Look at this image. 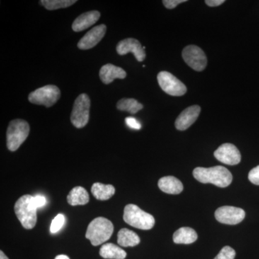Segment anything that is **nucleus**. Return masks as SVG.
Wrapping results in <instances>:
<instances>
[{
	"label": "nucleus",
	"mask_w": 259,
	"mask_h": 259,
	"mask_svg": "<svg viewBox=\"0 0 259 259\" xmlns=\"http://www.w3.org/2000/svg\"><path fill=\"white\" fill-rule=\"evenodd\" d=\"M225 0H206V5L209 7H218L223 5Z\"/></svg>",
	"instance_id": "7c9ffc66"
},
{
	"label": "nucleus",
	"mask_w": 259,
	"mask_h": 259,
	"mask_svg": "<svg viewBox=\"0 0 259 259\" xmlns=\"http://www.w3.org/2000/svg\"><path fill=\"white\" fill-rule=\"evenodd\" d=\"M68 203L72 206L83 205L90 201L88 191L81 187H76L70 191L67 197Z\"/></svg>",
	"instance_id": "6ab92c4d"
},
{
	"label": "nucleus",
	"mask_w": 259,
	"mask_h": 259,
	"mask_svg": "<svg viewBox=\"0 0 259 259\" xmlns=\"http://www.w3.org/2000/svg\"><path fill=\"white\" fill-rule=\"evenodd\" d=\"M100 255L102 258L107 259H125L127 253L113 243H106L100 248Z\"/></svg>",
	"instance_id": "412c9836"
},
{
	"label": "nucleus",
	"mask_w": 259,
	"mask_h": 259,
	"mask_svg": "<svg viewBox=\"0 0 259 259\" xmlns=\"http://www.w3.org/2000/svg\"><path fill=\"white\" fill-rule=\"evenodd\" d=\"M214 157L227 165H237L241 161V155L236 146L231 144L221 145L214 151Z\"/></svg>",
	"instance_id": "9b49d317"
},
{
	"label": "nucleus",
	"mask_w": 259,
	"mask_h": 259,
	"mask_svg": "<svg viewBox=\"0 0 259 259\" xmlns=\"http://www.w3.org/2000/svg\"><path fill=\"white\" fill-rule=\"evenodd\" d=\"M107 31L106 25H97L85 34L84 36L78 42L77 47L81 50H88L97 46L105 36Z\"/></svg>",
	"instance_id": "ddd939ff"
},
{
	"label": "nucleus",
	"mask_w": 259,
	"mask_h": 259,
	"mask_svg": "<svg viewBox=\"0 0 259 259\" xmlns=\"http://www.w3.org/2000/svg\"><path fill=\"white\" fill-rule=\"evenodd\" d=\"M187 0H163V4L167 9H174L181 3H186Z\"/></svg>",
	"instance_id": "c756f323"
},
{
	"label": "nucleus",
	"mask_w": 259,
	"mask_h": 259,
	"mask_svg": "<svg viewBox=\"0 0 259 259\" xmlns=\"http://www.w3.org/2000/svg\"><path fill=\"white\" fill-rule=\"evenodd\" d=\"M114 231L113 224L107 218L99 217L93 220L88 226L86 238L92 245L97 246L111 238Z\"/></svg>",
	"instance_id": "f03ea898"
},
{
	"label": "nucleus",
	"mask_w": 259,
	"mask_h": 259,
	"mask_svg": "<svg viewBox=\"0 0 259 259\" xmlns=\"http://www.w3.org/2000/svg\"><path fill=\"white\" fill-rule=\"evenodd\" d=\"M197 233L192 228L184 227L174 233V242L177 244H191L197 241Z\"/></svg>",
	"instance_id": "a211bd4d"
},
{
	"label": "nucleus",
	"mask_w": 259,
	"mask_h": 259,
	"mask_svg": "<svg viewBox=\"0 0 259 259\" xmlns=\"http://www.w3.org/2000/svg\"><path fill=\"white\" fill-rule=\"evenodd\" d=\"M126 75L125 70L110 64L104 65L100 71V79L105 84L112 83L116 79H125Z\"/></svg>",
	"instance_id": "2eb2a0df"
},
{
	"label": "nucleus",
	"mask_w": 259,
	"mask_h": 259,
	"mask_svg": "<svg viewBox=\"0 0 259 259\" xmlns=\"http://www.w3.org/2000/svg\"><path fill=\"white\" fill-rule=\"evenodd\" d=\"M141 242L139 236L135 232L122 228L117 234V243L122 247H134Z\"/></svg>",
	"instance_id": "aec40b11"
},
{
	"label": "nucleus",
	"mask_w": 259,
	"mask_h": 259,
	"mask_svg": "<svg viewBox=\"0 0 259 259\" xmlns=\"http://www.w3.org/2000/svg\"><path fill=\"white\" fill-rule=\"evenodd\" d=\"M158 186L162 192L170 194H179L184 190L181 181L172 176L162 177L158 181Z\"/></svg>",
	"instance_id": "f3484780"
},
{
	"label": "nucleus",
	"mask_w": 259,
	"mask_h": 259,
	"mask_svg": "<svg viewBox=\"0 0 259 259\" xmlns=\"http://www.w3.org/2000/svg\"><path fill=\"white\" fill-rule=\"evenodd\" d=\"M236 251L230 246H225L214 259H234Z\"/></svg>",
	"instance_id": "a878e982"
},
{
	"label": "nucleus",
	"mask_w": 259,
	"mask_h": 259,
	"mask_svg": "<svg viewBox=\"0 0 259 259\" xmlns=\"http://www.w3.org/2000/svg\"><path fill=\"white\" fill-rule=\"evenodd\" d=\"M117 108L120 111L127 112L134 115L139 110H142L144 106L135 99L123 98L117 102Z\"/></svg>",
	"instance_id": "5701e85b"
},
{
	"label": "nucleus",
	"mask_w": 259,
	"mask_h": 259,
	"mask_svg": "<svg viewBox=\"0 0 259 259\" xmlns=\"http://www.w3.org/2000/svg\"><path fill=\"white\" fill-rule=\"evenodd\" d=\"M200 111L201 107L199 105H192L187 107L177 117L175 121V127L179 131L188 129L198 118Z\"/></svg>",
	"instance_id": "4468645a"
},
{
	"label": "nucleus",
	"mask_w": 259,
	"mask_h": 259,
	"mask_svg": "<svg viewBox=\"0 0 259 259\" xmlns=\"http://www.w3.org/2000/svg\"><path fill=\"white\" fill-rule=\"evenodd\" d=\"M90 99L87 94H81L75 100L71 115V122L77 128H82L90 119Z\"/></svg>",
	"instance_id": "0eeeda50"
},
{
	"label": "nucleus",
	"mask_w": 259,
	"mask_h": 259,
	"mask_svg": "<svg viewBox=\"0 0 259 259\" xmlns=\"http://www.w3.org/2000/svg\"><path fill=\"white\" fill-rule=\"evenodd\" d=\"M0 259H9L8 258V256H7L4 253H3V251H0Z\"/></svg>",
	"instance_id": "473e14b6"
},
{
	"label": "nucleus",
	"mask_w": 259,
	"mask_h": 259,
	"mask_svg": "<svg viewBox=\"0 0 259 259\" xmlns=\"http://www.w3.org/2000/svg\"><path fill=\"white\" fill-rule=\"evenodd\" d=\"M30 125L22 119L12 120L7 131V146L10 151H15L28 138Z\"/></svg>",
	"instance_id": "39448f33"
},
{
	"label": "nucleus",
	"mask_w": 259,
	"mask_h": 259,
	"mask_svg": "<svg viewBox=\"0 0 259 259\" xmlns=\"http://www.w3.org/2000/svg\"><path fill=\"white\" fill-rule=\"evenodd\" d=\"M182 57L186 64L195 71H203L207 66V56L204 51L197 46L186 47L182 51Z\"/></svg>",
	"instance_id": "1a4fd4ad"
},
{
	"label": "nucleus",
	"mask_w": 259,
	"mask_h": 259,
	"mask_svg": "<svg viewBox=\"0 0 259 259\" xmlns=\"http://www.w3.org/2000/svg\"><path fill=\"white\" fill-rule=\"evenodd\" d=\"M92 193L98 200H107L115 194V189L111 185L95 183L92 187Z\"/></svg>",
	"instance_id": "4be33fe9"
},
{
	"label": "nucleus",
	"mask_w": 259,
	"mask_h": 259,
	"mask_svg": "<svg viewBox=\"0 0 259 259\" xmlns=\"http://www.w3.org/2000/svg\"><path fill=\"white\" fill-rule=\"evenodd\" d=\"M76 3V0H41L40 1V5L48 10L69 8Z\"/></svg>",
	"instance_id": "b1692460"
},
{
	"label": "nucleus",
	"mask_w": 259,
	"mask_h": 259,
	"mask_svg": "<svg viewBox=\"0 0 259 259\" xmlns=\"http://www.w3.org/2000/svg\"><path fill=\"white\" fill-rule=\"evenodd\" d=\"M61 97V91L55 85H47L37 89L30 93L28 100L35 105H44L47 107L55 105Z\"/></svg>",
	"instance_id": "423d86ee"
},
{
	"label": "nucleus",
	"mask_w": 259,
	"mask_h": 259,
	"mask_svg": "<svg viewBox=\"0 0 259 259\" xmlns=\"http://www.w3.org/2000/svg\"><path fill=\"white\" fill-rule=\"evenodd\" d=\"M126 125L128 126L131 128L135 130H140L142 127L141 124L140 123L139 121L136 120V118L133 117H127L125 119Z\"/></svg>",
	"instance_id": "cd10ccee"
},
{
	"label": "nucleus",
	"mask_w": 259,
	"mask_h": 259,
	"mask_svg": "<svg viewBox=\"0 0 259 259\" xmlns=\"http://www.w3.org/2000/svg\"><path fill=\"white\" fill-rule=\"evenodd\" d=\"M193 176L198 182L203 184H212L217 187L225 188L231 185L233 176L230 171L222 166L194 168Z\"/></svg>",
	"instance_id": "f257e3e1"
},
{
	"label": "nucleus",
	"mask_w": 259,
	"mask_h": 259,
	"mask_svg": "<svg viewBox=\"0 0 259 259\" xmlns=\"http://www.w3.org/2000/svg\"><path fill=\"white\" fill-rule=\"evenodd\" d=\"M245 211L239 207L233 206H223L219 207L214 213L218 222L227 225H237L244 220Z\"/></svg>",
	"instance_id": "9d476101"
},
{
	"label": "nucleus",
	"mask_w": 259,
	"mask_h": 259,
	"mask_svg": "<svg viewBox=\"0 0 259 259\" xmlns=\"http://www.w3.org/2000/svg\"><path fill=\"white\" fill-rule=\"evenodd\" d=\"M123 220L130 226L138 229L151 230L155 225V219L153 215L133 204L125 206Z\"/></svg>",
	"instance_id": "20e7f679"
},
{
	"label": "nucleus",
	"mask_w": 259,
	"mask_h": 259,
	"mask_svg": "<svg viewBox=\"0 0 259 259\" xmlns=\"http://www.w3.org/2000/svg\"><path fill=\"white\" fill-rule=\"evenodd\" d=\"M32 202H33L34 206L37 209H38L45 205L46 203H47V199H46L44 196L36 195L32 198Z\"/></svg>",
	"instance_id": "c85d7f7f"
},
{
	"label": "nucleus",
	"mask_w": 259,
	"mask_h": 259,
	"mask_svg": "<svg viewBox=\"0 0 259 259\" xmlns=\"http://www.w3.org/2000/svg\"><path fill=\"white\" fill-rule=\"evenodd\" d=\"M157 79L162 90L171 96H183L187 93V87L176 76L168 71L158 73Z\"/></svg>",
	"instance_id": "6e6552de"
},
{
	"label": "nucleus",
	"mask_w": 259,
	"mask_h": 259,
	"mask_svg": "<svg viewBox=\"0 0 259 259\" xmlns=\"http://www.w3.org/2000/svg\"><path fill=\"white\" fill-rule=\"evenodd\" d=\"M100 13L97 10L87 12L79 15L72 24V29L74 32H81L86 30L97 23L100 18Z\"/></svg>",
	"instance_id": "dca6fc26"
},
{
	"label": "nucleus",
	"mask_w": 259,
	"mask_h": 259,
	"mask_svg": "<svg viewBox=\"0 0 259 259\" xmlns=\"http://www.w3.org/2000/svg\"><path fill=\"white\" fill-rule=\"evenodd\" d=\"M65 218L64 214H59L51 223L50 231L51 233H56L59 232L64 226Z\"/></svg>",
	"instance_id": "393cba45"
},
{
	"label": "nucleus",
	"mask_w": 259,
	"mask_h": 259,
	"mask_svg": "<svg viewBox=\"0 0 259 259\" xmlns=\"http://www.w3.org/2000/svg\"><path fill=\"white\" fill-rule=\"evenodd\" d=\"M32 198L31 195H24L15 204V214L25 229H32L36 225L37 209L34 206Z\"/></svg>",
	"instance_id": "7ed1b4c3"
},
{
	"label": "nucleus",
	"mask_w": 259,
	"mask_h": 259,
	"mask_svg": "<svg viewBox=\"0 0 259 259\" xmlns=\"http://www.w3.org/2000/svg\"><path fill=\"white\" fill-rule=\"evenodd\" d=\"M116 51L117 54L121 56L132 53L139 62L144 61L146 56L141 42L132 37L124 39L119 42L116 47Z\"/></svg>",
	"instance_id": "f8f14e48"
},
{
	"label": "nucleus",
	"mask_w": 259,
	"mask_h": 259,
	"mask_svg": "<svg viewBox=\"0 0 259 259\" xmlns=\"http://www.w3.org/2000/svg\"><path fill=\"white\" fill-rule=\"evenodd\" d=\"M248 180L253 185H259V165L250 170L248 174Z\"/></svg>",
	"instance_id": "bb28decb"
},
{
	"label": "nucleus",
	"mask_w": 259,
	"mask_h": 259,
	"mask_svg": "<svg viewBox=\"0 0 259 259\" xmlns=\"http://www.w3.org/2000/svg\"><path fill=\"white\" fill-rule=\"evenodd\" d=\"M55 259H70L67 255H59L56 257Z\"/></svg>",
	"instance_id": "2f4dec72"
}]
</instances>
